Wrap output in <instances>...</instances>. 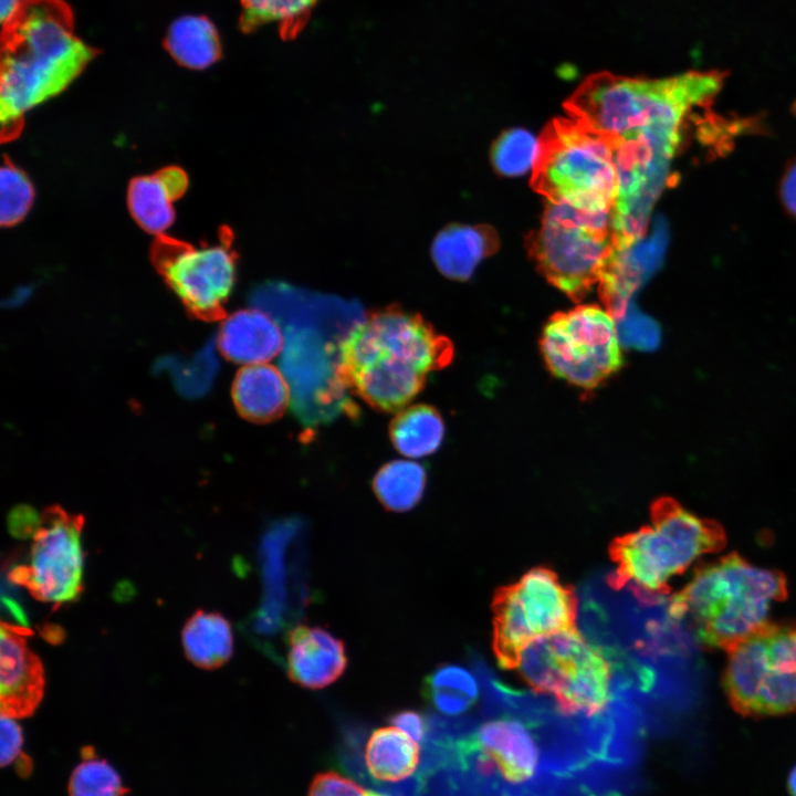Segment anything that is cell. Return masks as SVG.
<instances>
[{
    "instance_id": "cell-24",
    "label": "cell",
    "mask_w": 796,
    "mask_h": 796,
    "mask_svg": "<svg viewBox=\"0 0 796 796\" xmlns=\"http://www.w3.org/2000/svg\"><path fill=\"white\" fill-rule=\"evenodd\" d=\"M169 55L181 66L205 70L222 53L214 24L203 15H184L171 22L164 40Z\"/></svg>"
},
{
    "instance_id": "cell-40",
    "label": "cell",
    "mask_w": 796,
    "mask_h": 796,
    "mask_svg": "<svg viewBox=\"0 0 796 796\" xmlns=\"http://www.w3.org/2000/svg\"><path fill=\"white\" fill-rule=\"evenodd\" d=\"M788 789L792 796H796V766L793 768V771L789 774L788 777Z\"/></svg>"
},
{
    "instance_id": "cell-5",
    "label": "cell",
    "mask_w": 796,
    "mask_h": 796,
    "mask_svg": "<svg viewBox=\"0 0 796 796\" xmlns=\"http://www.w3.org/2000/svg\"><path fill=\"white\" fill-rule=\"evenodd\" d=\"M723 530L672 500L651 509V524L615 538L609 555L616 568L609 577L615 589L628 586L643 601L669 591V579L681 575L700 556L725 546Z\"/></svg>"
},
{
    "instance_id": "cell-29",
    "label": "cell",
    "mask_w": 796,
    "mask_h": 796,
    "mask_svg": "<svg viewBox=\"0 0 796 796\" xmlns=\"http://www.w3.org/2000/svg\"><path fill=\"white\" fill-rule=\"evenodd\" d=\"M82 757L71 774L69 796H124L128 792L116 769L91 746L82 750Z\"/></svg>"
},
{
    "instance_id": "cell-37",
    "label": "cell",
    "mask_w": 796,
    "mask_h": 796,
    "mask_svg": "<svg viewBox=\"0 0 796 796\" xmlns=\"http://www.w3.org/2000/svg\"><path fill=\"white\" fill-rule=\"evenodd\" d=\"M39 523L40 517L29 506L15 507L9 517L10 530L18 536L33 535Z\"/></svg>"
},
{
    "instance_id": "cell-10",
    "label": "cell",
    "mask_w": 796,
    "mask_h": 796,
    "mask_svg": "<svg viewBox=\"0 0 796 796\" xmlns=\"http://www.w3.org/2000/svg\"><path fill=\"white\" fill-rule=\"evenodd\" d=\"M549 370L582 388L594 389L622 364L615 317L598 305H579L552 316L541 337Z\"/></svg>"
},
{
    "instance_id": "cell-20",
    "label": "cell",
    "mask_w": 796,
    "mask_h": 796,
    "mask_svg": "<svg viewBox=\"0 0 796 796\" xmlns=\"http://www.w3.org/2000/svg\"><path fill=\"white\" fill-rule=\"evenodd\" d=\"M231 396L241 417L251 422L266 423L284 413L291 389L276 367L263 363L245 365L237 373Z\"/></svg>"
},
{
    "instance_id": "cell-6",
    "label": "cell",
    "mask_w": 796,
    "mask_h": 796,
    "mask_svg": "<svg viewBox=\"0 0 796 796\" xmlns=\"http://www.w3.org/2000/svg\"><path fill=\"white\" fill-rule=\"evenodd\" d=\"M532 186L547 202L612 211L618 196L614 140L576 117L555 121L542 135Z\"/></svg>"
},
{
    "instance_id": "cell-36",
    "label": "cell",
    "mask_w": 796,
    "mask_h": 796,
    "mask_svg": "<svg viewBox=\"0 0 796 796\" xmlns=\"http://www.w3.org/2000/svg\"><path fill=\"white\" fill-rule=\"evenodd\" d=\"M388 721L392 726L405 732L419 744L426 736L428 729L426 718L416 710L406 709L397 711L389 716Z\"/></svg>"
},
{
    "instance_id": "cell-4",
    "label": "cell",
    "mask_w": 796,
    "mask_h": 796,
    "mask_svg": "<svg viewBox=\"0 0 796 796\" xmlns=\"http://www.w3.org/2000/svg\"><path fill=\"white\" fill-rule=\"evenodd\" d=\"M786 597L783 573L756 567L731 553L698 567L672 596L669 614L689 621L703 647L727 651L768 624L772 604Z\"/></svg>"
},
{
    "instance_id": "cell-18",
    "label": "cell",
    "mask_w": 796,
    "mask_h": 796,
    "mask_svg": "<svg viewBox=\"0 0 796 796\" xmlns=\"http://www.w3.org/2000/svg\"><path fill=\"white\" fill-rule=\"evenodd\" d=\"M482 755L511 782H523L536 771L540 750L531 731L516 719H496L482 724L475 735Z\"/></svg>"
},
{
    "instance_id": "cell-1",
    "label": "cell",
    "mask_w": 796,
    "mask_h": 796,
    "mask_svg": "<svg viewBox=\"0 0 796 796\" xmlns=\"http://www.w3.org/2000/svg\"><path fill=\"white\" fill-rule=\"evenodd\" d=\"M453 346L417 313L389 306L367 314L337 345V370L345 387L370 407L402 409L427 376L451 363Z\"/></svg>"
},
{
    "instance_id": "cell-38",
    "label": "cell",
    "mask_w": 796,
    "mask_h": 796,
    "mask_svg": "<svg viewBox=\"0 0 796 796\" xmlns=\"http://www.w3.org/2000/svg\"><path fill=\"white\" fill-rule=\"evenodd\" d=\"M779 197L786 211L796 219V159L787 166L782 176Z\"/></svg>"
},
{
    "instance_id": "cell-11",
    "label": "cell",
    "mask_w": 796,
    "mask_h": 796,
    "mask_svg": "<svg viewBox=\"0 0 796 796\" xmlns=\"http://www.w3.org/2000/svg\"><path fill=\"white\" fill-rule=\"evenodd\" d=\"M516 670L532 690L554 695L562 708L595 698L610 677L601 651L576 627L532 640L522 650Z\"/></svg>"
},
{
    "instance_id": "cell-35",
    "label": "cell",
    "mask_w": 796,
    "mask_h": 796,
    "mask_svg": "<svg viewBox=\"0 0 796 796\" xmlns=\"http://www.w3.org/2000/svg\"><path fill=\"white\" fill-rule=\"evenodd\" d=\"M364 789L336 772L318 773L312 779L307 796H363Z\"/></svg>"
},
{
    "instance_id": "cell-13",
    "label": "cell",
    "mask_w": 796,
    "mask_h": 796,
    "mask_svg": "<svg viewBox=\"0 0 796 796\" xmlns=\"http://www.w3.org/2000/svg\"><path fill=\"white\" fill-rule=\"evenodd\" d=\"M159 269L171 291L196 318L226 317L224 305L235 283L237 262L226 242L168 249Z\"/></svg>"
},
{
    "instance_id": "cell-27",
    "label": "cell",
    "mask_w": 796,
    "mask_h": 796,
    "mask_svg": "<svg viewBox=\"0 0 796 796\" xmlns=\"http://www.w3.org/2000/svg\"><path fill=\"white\" fill-rule=\"evenodd\" d=\"M426 482L427 473L421 464L409 460H395L377 471L371 488L387 511L402 513L419 503Z\"/></svg>"
},
{
    "instance_id": "cell-22",
    "label": "cell",
    "mask_w": 796,
    "mask_h": 796,
    "mask_svg": "<svg viewBox=\"0 0 796 796\" xmlns=\"http://www.w3.org/2000/svg\"><path fill=\"white\" fill-rule=\"evenodd\" d=\"M364 758L374 778L399 782L416 772L420 761V746L405 732L388 725L371 732L365 745Z\"/></svg>"
},
{
    "instance_id": "cell-23",
    "label": "cell",
    "mask_w": 796,
    "mask_h": 796,
    "mask_svg": "<svg viewBox=\"0 0 796 796\" xmlns=\"http://www.w3.org/2000/svg\"><path fill=\"white\" fill-rule=\"evenodd\" d=\"M181 642L188 660L207 670L220 668L233 654L230 621L219 612L197 610L184 626Z\"/></svg>"
},
{
    "instance_id": "cell-16",
    "label": "cell",
    "mask_w": 796,
    "mask_h": 796,
    "mask_svg": "<svg viewBox=\"0 0 796 796\" xmlns=\"http://www.w3.org/2000/svg\"><path fill=\"white\" fill-rule=\"evenodd\" d=\"M286 641V674L298 687L324 689L345 673L346 646L328 629L301 624L289 631Z\"/></svg>"
},
{
    "instance_id": "cell-17",
    "label": "cell",
    "mask_w": 796,
    "mask_h": 796,
    "mask_svg": "<svg viewBox=\"0 0 796 796\" xmlns=\"http://www.w3.org/2000/svg\"><path fill=\"white\" fill-rule=\"evenodd\" d=\"M217 345L228 360L254 365L274 358L284 346V337L268 312L245 308L222 320Z\"/></svg>"
},
{
    "instance_id": "cell-28",
    "label": "cell",
    "mask_w": 796,
    "mask_h": 796,
    "mask_svg": "<svg viewBox=\"0 0 796 796\" xmlns=\"http://www.w3.org/2000/svg\"><path fill=\"white\" fill-rule=\"evenodd\" d=\"M422 693L441 713L459 715L476 701L479 684L474 675L463 667L442 664L425 678Z\"/></svg>"
},
{
    "instance_id": "cell-25",
    "label": "cell",
    "mask_w": 796,
    "mask_h": 796,
    "mask_svg": "<svg viewBox=\"0 0 796 796\" xmlns=\"http://www.w3.org/2000/svg\"><path fill=\"white\" fill-rule=\"evenodd\" d=\"M394 447L409 458H422L437 451L444 436L440 413L431 406L416 405L401 410L390 422Z\"/></svg>"
},
{
    "instance_id": "cell-34",
    "label": "cell",
    "mask_w": 796,
    "mask_h": 796,
    "mask_svg": "<svg viewBox=\"0 0 796 796\" xmlns=\"http://www.w3.org/2000/svg\"><path fill=\"white\" fill-rule=\"evenodd\" d=\"M618 333L628 345L643 350L653 349L661 338L658 324L652 318L637 313L628 314V320L622 323Z\"/></svg>"
},
{
    "instance_id": "cell-32",
    "label": "cell",
    "mask_w": 796,
    "mask_h": 796,
    "mask_svg": "<svg viewBox=\"0 0 796 796\" xmlns=\"http://www.w3.org/2000/svg\"><path fill=\"white\" fill-rule=\"evenodd\" d=\"M177 388L187 396L203 394L211 385L217 371V360L213 348L207 346L193 356L191 360L179 362L172 368Z\"/></svg>"
},
{
    "instance_id": "cell-12",
    "label": "cell",
    "mask_w": 796,
    "mask_h": 796,
    "mask_svg": "<svg viewBox=\"0 0 796 796\" xmlns=\"http://www.w3.org/2000/svg\"><path fill=\"white\" fill-rule=\"evenodd\" d=\"M82 515L48 506L33 533L27 562L9 570V580L33 598L56 607L76 600L83 590Z\"/></svg>"
},
{
    "instance_id": "cell-15",
    "label": "cell",
    "mask_w": 796,
    "mask_h": 796,
    "mask_svg": "<svg viewBox=\"0 0 796 796\" xmlns=\"http://www.w3.org/2000/svg\"><path fill=\"white\" fill-rule=\"evenodd\" d=\"M31 631L2 621L0 637V708L1 715L13 719L34 713L44 693V669L29 648Z\"/></svg>"
},
{
    "instance_id": "cell-7",
    "label": "cell",
    "mask_w": 796,
    "mask_h": 796,
    "mask_svg": "<svg viewBox=\"0 0 796 796\" xmlns=\"http://www.w3.org/2000/svg\"><path fill=\"white\" fill-rule=\"evenodd\" d=\"M528 249L542 274L573 300L600 283L616 256L612 211L594 212L547 202Z\"/></svg>"
},
{
    "instance_id": "cell-26",
    "label": "cell",
    "mask_w": 796,
    "mask_h": 796,
    "mask_svg": "<svg viewBox=\"0 0 796 796\" xmlns=\"http://www.w3.org/2000/svg\"><path fill=\"white\" fill-rule=\"evenodd\" d=\"M239 28L251 33L274 23L282 40H294L307 25L321 0H239Z\"/></svg>"
},
{
    "instance_id": "cell-21",
    "label": "cell",
    "mask_w": 796,
    "mask_h": 796,
    "mask_svg": "<svg viewBox=\"0 0 796 796\" xmlns=\"http://www.w3.org/2000/svg\"><path fill=\"white\" fill-rule=\"evenodd\" d=\"M498 248L496 232L488 226L450 224L436 235L431 255L444 276L467 280Z\"/></svg>"
},
{
    "instance_id": "cell-39",
    "label": "cell",
    "mask_w": 796,
    "mask_h": 796,
    "mask_svg": "<svg viewBox=\"0 0 796 796\" xmlns=\"http://www.w3.org/2000/svg\"><path fill=\"white\" fill-rule=\"evenodd\" d=\"M22 0H0V21L1 25L7 23L17 13Z\"/></svg>"
},
{
    "instance_id": "cell-31",
    "label": "cell",
    "mask_w": 796,
    "mask_h": 796,
    "mask_svg": "<svg viewBox=\"0 0 796 796\" xmlns=\"http://www.w3.org/2000/svg\"><path fill=\"white\" fill-rule=\"evenodd\" d=\"M34 187L27 174L12 164L0 170V221L13 226L25 218L34 201Z\"/></svg>"
},
{
    "instance_id": "cell-30",
    "label": "cell",
    "mask_w": 796,
    "mask_h": 796,
    "mask_svg": "<svg viewBox=\"0 0 796 796\" xmlns=\"http://www.w3.org/2000/svg\"><path fill=\"white\" fill-rule=\"evenodd\" d=\"M541 153V140L522 128L503 133L492 148L494 168L504 176L515 177L534 168Z\"/></svg>"
},
{
    "instance_id": "cell-2",
    "label": "cell",
    "mask_w": 796,
    "mask_h": 796,
    "mask_svg": "<svg viewBox=\"0 0 796 796\" xmlns=\"http://www.w3.org/2000/svg\"><path fill=\"white\" fill-rule=\"evenodd\" d=\"M96 54L75 34L64 0H22L1 25L2 127L14 129L30 111L63 92Z\"/></svg>"
},
{
    "instance_id": "cell-19",
    "label": "cell",
    "mask_w": 796,
    "mask_h": 796,
    "mask_svg": "<svg viewBox=\"0 0 796 796\" xmlns=\"http://www.w3.org/2000/svg\"><path fill=\"white\" fill-rule=\"evenodd\" d=\"M186 188V174L176 167L136 177L127 190L128 210L143 230L161 235L171 228L176 217L174 203Z\"/></svg>"
},
{
    "instance_id": "cell-14",
    "label": "cell",
    "mask_w": 796,
    "mask_h": 796,
    "mask_svg": "<svg viewBox=\"0 0 796 796\" xmlns=\"http://www.w3.org/2000/svg\"><path fill=\"white\" fill-rule=\"evenodd\" d=\"M287 338L282 362L290 379L293 405L303 421L317 422L334 416L343 407L347 388L339 378L334 348L305 333Z\"/></svg>"
},
{
    "instance_id": "cell-8",
    "label": "cell",
    "mask_w": 796,
    "mask_h": 796,
    "mask_svg": "<svg viewBox=\"0 0 796 796\" xmlns=\"http://www.w3.org/2000/svg\"><path fill=\"white\" fill-rule=\"evenodd\" d=\"M726 652L722 684L736 712H796V625L768 622Z\"/></svg>"
},
{
    "instance_id": "cell-33",
    "label": "cell",
    "mask_w": 796,
    "mask_h": 796,
    "mask_svg": "<svg viewBox=\"0 0 796 796\" xmlns=\"http://www.w3.org/2000/svg\"><path fill=\"white\" fill-rule=\"evenodd\" d=\"M23 735L15 719L1 715V765L15 764L19 775L28 776L32 762L22 752Z\"/></svg>"
},
{
    "instance_id": "cell-3",
    "label": "cell",
    "mask_w": 796,
    "mask_h": 796,
    "mask_svg": "<svg viewBox=\"0 0 796 796\" xmlns=\"http://www.w3.org/2000/svg\"><path fill=\"white\" fill-rule=\"evenodd\" d=\"M725 72L689 71L664 78L599 72L588 76L566 102L570 116L614 139H648L677 149L692 107L721 90Z\"/></svg>"
},
{
    "instance_id": "cell-41",
    "label": "cell",
    "mask_w": 796,
    "mask_h": 796,
    "mask_svg": "<svg viewBox=\"0 0 796 796\" xmlns=\"http://www.w3.org/2000/svg\"><path fill=\"white\" fill-rule=\"evenodd\" d=\"M363 796H386L379 792L376 790H364Z\"/></svg>"
},
{
    "instance_id": "cell-9",
    "label": "cell",
    "mask_w": 796,
    "mask_h": 796,
    "mask_svg": "<svg viewBox=\"0 0 796 796\" xmlns=\"http://www.w3.org/2000/svg\"><path fill=\"white\" fill-rule=\"evenodd\" d=\"M493 651L499 666L516 670L522 650L535 638L575 628L574 589L543 566L498 588L492 600Z\"/></svg>"
}]
</instances>
